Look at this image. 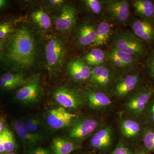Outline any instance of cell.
<instances>
[{
	"instance_id": "1",
	"label": "cell",
	"mask_w": 154,
	"mask_h": 154,
	"mask_svg": "<svg viewBox=\"0 0 154 154\" xmlns=\"http://www.w3.org/2000/svg\"><path fill=\"white\" fill-rule=\"evenodd\" d=\"M8 57L12 63L22 68L32 66L35 57V48L32 35L28 29H19L9 43Z\"/></svg>"
},
{
	"instance_id": "2",
	"label": "cell",
	"mask_w": 154,
	"mask_h": 154,
	"mask_svg": "<svg viewBox=\"0 0 154 154\" xmlns=\"http://www.w3.org/2000/svg\"><path fill=\"white\" fill-rule=\"evenodd\" d=\"M154 94V84H144L128 97L123 107L130 117H143L146 107Z\"/></svg>"
},
{
	"instance_id": "3",
	"label": "cell",
	"mask_w": 154,
	"mask_h": 154,
	"mask_svg": "<svg viewBox=\"0 0 154 154\" xmlns=\"http://www.w3.org/2000/svg\"><path fill=\"white\" fill-rule=\"evenodd\" d=\"M113 44V48L141 59L146 56L149 51L145 42L128 30L115 34Z\"/></svg>"
},
{
	"instance_id": "4",
	"label": "cell",
	"mask_w": 154,
	"mask_h": 154,
	"mask_svg": "<svg viewBox=\"0 0 154 154\" xmlns=\"http://www.w3.org/2000/svg\"><path fill=\"white\" fill-rule=\"evenodd\" d=\"M140 70L137 69L131 74L123 75L116 79L112 88L113 95L118 99H124L144 85L143 75Z\"/></svg>"
},
{
	"instance_id": "5",
	"label": "cell",
	"mask_w": 154,
	"mask_h": 154,
	"mask_svg": "<svg viewBox=\"0 0 154 154\" xmlns=\"http://www.w3.org/2000/svg\"><path fill=\"white\" fill-rule=\"evenodd\" d=\"M104 122L95 117L79 119L70 127L68 132L69 138L79 142L94 134L104 126Z\"/></svg>"
},
{
	"instance_id": "6",
	"label": "cell",
	"mask_w": 154,
	"mask_h": 154,
	"mask_svg": "<svg viewBox=\"0 0 154 154\" xmlns=\"http://www.w3.org/2000/svg\"><path fill=\"white\" fill-rule=\"evenodd\" d=\"M116 79L114 69L103 65L91 69L89 81L94 88L107 93L113 88Z\"/></svg>"
},
{
	"instance_id": "7",
	"label": "cell",
	"mask_w": 154,
	"mask_h": 154,
	"mask_svg": "<svg viewBox=\"0 0 154 154\" xmlns=\"http://www.w3.org/2000/svg\"><path fill=\"white\" fill-rule=\"evenodd\" d=\"M115 134L112 126H103L95 132L91 137L90 144L92 148L102 153L111 151L114 144Z\"/></svg>"
},
{
	"instance_id": "8",
	"label": "cell",
	"mask_w": 154,
	"mask_h": 154,
	"mask_svg": "<svg viewBox=\"0 0 154 154\" xmlns=\"http://www.w3.org/2000/svg\"><path fill=\"white\" fill-rule=\"evenodd\" d=\"M79 119L78 116L70 113L62 107L50 110L47 116L48 124L54 129L70 128Z\"/></svg>"
},
{
	"instance_id": "9",
	"label": "cell",
	"mask_w": 154,
	"mask_h": 154,
	"mask_svg": "<svg viewBox=\"0 0 154 154\" xmlns=\"http://www.w3.org/2000/svg\"><path fill=\"white\" fill-rule=\"evenodd\" d=\"M131 117L123 119L119 122L121 134L133 142H141L145 122L137 119L138 117Z\"/></svg>"
},
{
	"instance_id": "10",
	"label": "cell",
	"mask_w": 154,
	"mask_h": 154,
	"mask_svg": "<svg viewBox=\"0 0 154 154\" xmlns=\"http://www.w3.org/2000/svg\"><path fill=\"white\" fill-rule=\"evenodd\" d=\"M54 99L62 107L71 110H77L85 104L84 99L74 89L62 87L54 92Z\"/></svg>"
},
{
	"instance_id": "11",
	"label": "cell",
	"mask_w": 154,
	"mask_h": 154,
	"mask_svg": "<svg viewBox=\"0 0 154 154\" xmlns=\"http://www.w3.org/2000/svg\"><path fill=\"white\" fill-rule=\"evenodd\" d=\"M104 11L114 21L124 24L129 17V5L125 0H109L104 2Z\"/></svg>"
},
{
	"instance_id": "12",
	"label": "cell",
	"mask_w": 154,
	"mask_h": 154,
	"mask_svg": "<svg viewBox=\"0 0 154 154\" xmlns=\"http://www.w3.org/2000/svg\"><path fill=\"white\" fill-rule=\"evenodd\" d=\"M132 33L145 42L150 48L154 47V21L136 19L131 24Z\"/></svg>"
},
{
	"instance_id": "13",
	"label": "cell",
	"mask_w": 154,
	"mask_h": 154,
	"mask_svg": "<svg viewBox=\"0 0 154 154\" xmlns=\"http://www.w3.org/2000/svg\"><path fill=\"white\" fill-rule=\"evenodd\" d=\"M45 54L50 69L57 68L61 65L65 54V49L61 41L55 38L51 39L46 45Z\"/></svg>"
},
{
	"instance_id": "14",
	"label": "cell",
	"mask_w": 154,
	"mask_h": 154,
	"mask_svg": "<svg viewBox=\"0 0 154 154\" xmlns=\"http://www.w3.org/2000/svg\"><path fill=\"white\" fill-rule=\"evenodd\" d=\"M85 97L88 107L93 110L104 111L112 105V100L107 93L95 88L87 92Z\"/></svg>"
},
{
	"instance_id": "15",
	"label": "cell",
	"mask_w": 154,
	"mask_h": 154,
	"mask_svg": "<svg viewBox=\"0 0 154 154\" xmlns=\"http://www.w3.org/2000/svg\"><path fill=\"white\" fill-rule=\"evenodd\" d=\"M41 95V88L38 80L33 82L19 89L16 94L18 101L25 104H32L38 102Z\"/></svg>"
},
{
	"instance_id": "16",
	"label": "cell",
	"mask_w": 154,
	"mask_h": 154,
	"mask_svg": "<svg viewBox=\"0 0 154 154\" xmlns=\"http://www.w3.org/2000/svg\"><path fill=\"white\" fill-rule=\"evenodd\" d=\"M68 69L72 79L76 82H83L90 79L91 69L82 60H72L68 64Z\"/></svg>"
},
{
	"instance_id": "17",
	"label": "cell",
	"mask_w": 154,
	"mask_h": 154,
	"mask_svg": "<svg viewBox=\"0 0 154 154\" xmlns=\"http://www.w3.org/2000/svg\"><path fill=\"white\" fill-rule=\"evenodd\" d=\"M77 11L73 6L66 5L62 9L61 13L56 20V27L61 31L71 29L76 21Z\"/></svg>"
},
{
	"instance_id": "18",
	"label": "cell",
	"mask_w": 154,
	"mask_h": 154,
	"mask_svg": "<svg viewBox=\"0 0 154 154\" xmlns=\"http://www.w3.org/2000/svg\"><path fill=\"white\" fill-rule=\"evenodd\" d=\"M131 3L134 14L139 19L154 21V1L134 0Z\"/></svg>"
},
{
	"instance_id": "19",
	"label": "cell",
	"mask_w": 154,
	"mask_h": 154,
	"mask_svg": "<svg viewBox=\"0 0 154 154\" xmlns=\"http://www.w3.org/2000/svg\"><path fill=\"white\" fill-rule=\"evenodd\" d=\"M80 148L79 142L70 139L55 137L53 140L51 145L52 154H69Z\"/></svg>"
},
{
	"instance_id": "20",
	"label": "cell",
	"mask_w": 154,
	"mask_h": 154,
	"mask_svg": "<svg viewBox=\"0 0 154 154\" xmlns=\"http://www.w3.org/2000/svg\"><path fill=\"white\" fill-rule=\"evenodd\" d=\"M13 126L20 140L27 146L36 145L44 139L30 133L23 121L16 120L13 122Z\"/></svg>"
},
{
	"instance_id": "21",
	"label": "cell",
	"mask_w": 154,
	"mask_h": 154,
	"mask_svg": "<svg viewBox=\"0 0 154 154\" xmlns=\"http://www.w3.org/2000/svg\"><path fill=\"white\" fill-rule=\"evenodd\" d=\"M96 28L94 25L89 24L82 25L78 32V41L82 46L92 45L96 38Z\"/></svg>"
},
{
	"instance_id": "22",
	"label": "cell",
	"mask_w": 154,
	"mask_h": 154,
	"mask_svg": "<svg viewBox=\"0 0 154 154\" xmlns=\"http://www.w3.org/2000/svg\"><path fill=\"white\" fill-rule=\"evenodd\" d=\"M27 83L25 78L19 74L5 73L0 77V88L9 90L24 85Z\"/></svg>"
},
{
	"instance_id": "23",
	"label": "cell",
	"mask_w": 154,
	"mask_h": 154,
	"mask_svg": "<svg viewBox=\"0 0 154 154\" xmlns=\"http://www.w3.org/2000/svg\"><path fill=\"white\" fill-rule=\"evenodd\" d=\"M112 32V27L106 21L100 22L96 28V38L93 45L98 47L107 44Z\"/></svg>"
},
{
	"instance_id": "24",
	"label": "cell",
	"mask_w": 154,
	"mask_h": 154,
	"mask_svg": "<svg viewBox=\"0 0 154 154\" xmlns=\"http://www.w3.org/2000/svg\"><path fill=\"white\" fill-rule=\"evenodd\" d=\"M83 59L88 65L99 66L103 65L107 60V53L99 48H94L84 56Z\"/></svg>"
},
{
	"instance_id": "25",
	"label": "cell",
	"mask_w": 154,
	"mask_h": 154,
	"mask_svg": "<svg viewBox=\"0 0 154 154\" xmlns=\"http://www.w3.org/2000/svg\"><path fill=\"white\" fill-rule=\"evenodd\" d=\"M110 51L120 60L128 69L131 68L133 70L139 69L137 67L141 59L140 58L122 52L114 48H112Z\"/></svg>"
},
{
	"instance_id": "26",
	"label": "cell",
	"mask_w": 154,
	"mask_h": 154,
	"mask_svg": "<svg viewBox=\"0 0 154 154\" xmlns=\"http://www.w3.org/2000/svg\"><path fill=\"white\" fill-rule=\"evenodd\" d=\"M141 143L143 149L150 154L154 152V127L146 124L144 129Z\"/></svg>"
},
{
	"instance_id": "27",
	"label": "cell",
	"mask_w": 154,
	"mask_h": 154,
	"mask_svg": "<svg viewBox=\"0 0 154 154\" xmlns=\"http://www.w3.org/2000/svg\"><path fill=\"white\" fill-rule=\"evenodd\" d=\"M24 122L30 133L44 138V129L39 119L35 117H29L26 119Z\"/></svg>"
},
{
	"instance_id": "28",
	"label": "cell",
	"mask_w": 154,
	"mask_h": 154,
	"mask_svg": "<svg viewBox=\"0 0 154 154\" xmlns=\"http://www.w3.org/2000/svg\"><path fill=\"white\" fill-rule=\"evenodd\" d=\"M31 17L34 22L43 29H48L51 26L50 18L42 9L33 12Z\"/></svg>"
},
{
	"instance_id": "29",
	"label": "cell",
	"mask_w": 154,
	"mask_h": 154,
	"mask_svg": "<svg viewBox=\"0 0 154 154\" xmlns=\"http://www.w3.org/2000/svg\"><path fill=\"white\" fill-rule=\"evenodd\" d=\"M4 136V147L5 153L14 152L17 148V142L14 135L11 131L5 127L3 131Z\"/></svg>"
},
{
	"instance_id": "30",
	"label": "cell",
	"mask_w": 154,
	"mask_h": 154,
	"mask_svg": "<svg viewBox=\"0 0 154 154\" xmlns=\"http://www.w3.org/2000/svg\"><path fill=\"white\" fill-rule=\"evenodd\" d=\"M145 63L146 72L148 77L154 84V47L150 49L146 56Z\"/></svg>"
},
{
	"instance_id": "31",
	"label": "cell",
	"mask_w": 154,
	"mask_h": 154,
	"mask_svg": "<svg viewBox=\"0 0 154 154\" xmlns=\"http://www.w3.org/2000/svg\"><path fill=\"white\" fill-rule=\"evenodd\" d=\"M143 117L146 124L154 127V94L147 105Z\"/></svg>"
},
{
	"instance_id": "32",
	"label": "cell",
	"mask_w": 154,
	"mask_h": 154,
	"mask_svg": "<svg viewBox=\"0 0 154 154\" xmlns=\"http://www.w3.org/2000/svg\"><path fill=\"white\" fill-rule=\"evenodd\" d=\"M85 5L92 14L97 15L100 14L104 10V1L99 0H86L84 1Z\"/></svg>"
},
{
	"instance_id": "33",
	"label": "cell",
	"mask_w": 154,
	"mask_h": 154,
	"mask_svg": "<svg viewBox=\"0 0 154 154\" xmlns=\"http://www.w3.org/2000/svg\"><path fill=\"white\" fill-rule=\"evenodd\" d=\"M132 150L122 140H119L115 148L109 154H135Z\"/></svg>"
},
{
	"instance_id": "34",
	"label": "cell",
	"mask_w": 154,
	"mask_h": 154,
	"mask_svg": "<svg viewBox=\"0 0 154 154\" xmlns=\"http://www.w3.org/2000/svg\"><path fill=\"white\" fill-rule=\"evenodd\" d=\"M107 60L110 61L113 67L121 70H127L129 69L120 60L109 51L107 53Z\"/></svg>"
},
{
	"instance_id": "35",
	"label": "cell",
	"mask_w": 154,
	"mask_h": 154,
	"mask_svg": "<svg viewBox=\"0 0 154 154\" xmlns=\"http://www.w3.org/2000/svg\"><path fill=\"white\" fill-rule=\"evenodd\" d=\"M13 26L10 22H5L0 25V39L8 36L13 31Z\"/></svg>"
},
{
	"instance_id": "36",
	"label": "cell",
	"mask_w": 154,
	"mask_h": 154,
	"mask_svg": "<svg viewBox=\"0 0 154 154\" xmlns=\"http://www.w3.org/2000/svg\"><path fill=\"white\" fill-rule=\"evenodd\" d=\"M49 151L43 147H37L30 150L27 154H47Z\"/></svg>"
},
{
	"instance_id": "37",
	"label": "cell",
	"mask_w": 154,
	"mask_h": 154,
	"mask_svg": "<svg viewBox=\"0 0 154 154\" xmlns=\"http://www.w3.org/2000/svg\"><path fill=\"white\" fill-rule=\"evenodd\" d=\"M5 147H4V136L3 132L0 134V154L5 153Z\"/></svg>"
},
{
	"instance_id": "38",
	"label": "cell",
	"mask_w": 154,
	"mask_h": 154,
	"mask_svg": "<svg viewBox=\"0 0 154 154\" xmlns=\"http://www.w3.org/2000/svg\"><path fill=\"white\" fill-rule=\"evenodd\" d=\"M51 3L54 5H59L63 2V0H51L50 1Z\"/></svg>"
},
{
	"instance_id": "39",
	"label": "cell",
	"mask_w": 154,
	"mask_h": 154,
	"mask_svg": "<svg viewBox=\"0 0 154 154\" xmlns=\"http://www.w3.org/2000/svg\"><path fill=\"white\" fill-rule=\"evenodd\" d=\"M5 127H4V120L2 119H0V134L2 132Z\"/></svg>"
},
{
	"instance_id": "40",
	"label": "cell",
	"mask_w": 154,
	"mask_h": 154,
	"mask_svg": "<svg viewBox=\"0 0 154 154\" xmlns=\"http://www.w3.org/2000/svg\"><path fill=\"white\" fill-rule=\"evenodd\" d=\"M135 154H150V153H149L145 151L144 150H143V149L140 150L138 151L135 152Z\"/></svg>"
},
{
	"instance_id": "41",
	"label": "cell",
	"mask_w": 154,
	"mask_h": 154,
	"mask_svg": "<svg viewBox=\"0 0 154 154\" xmlns=\"http://www.w3.org/2000/svg\"><path fill=\"white\" fill-rule=\"evenodd\" d=\"M5 3L6 1L5 0H0V8H2Z\"/></svg>"
},
{
	"instance_id": "42",
	"label": "cell",
	"mask_w": 154,
	"mask_h": 154,
	"mask_svg": "<svg viewBox=\"0 0 154 154\" xmlns=\"http://www.w3.org/2000/svg\"><path fill=\"white\" fill-rule=\"evenodd\" d=\"M3 45V42L2 39H0V51L2 48Z\"/></svg>"
},
{
	"instance_id": "43",
	"label": "cell",
	"mask_w": 154,
	"mask_h": 154,
	"mask_svg": "<svg viewBox=\"0 0 154 154\" xmlns=\"http://www.w3.org/2000/svg\"><path fill=\"white\" fill-rule=\"evenodd\" d=\"M2 154H18L14 152H11L5 153H3Z\"/></svg>"
},
{
	"instance_id": "44",
	"label": "cell",
	"mask_w": 154,
	"mask_h": 154,
	"mask_svg": "<svg viewBox=\"0 0 154 154\" xmlns=\"http://www.w3.org/2000/svg\"></svg>"
},
{
	"instance_id": "45",
	"label": "cell",
	"mask_w": 154,
	"mask_h": 154,
	"mask_svg": "<svg viewBox=\"0 0 154 154\" xmlns=\"http://www.w3.org/2000/svg\"><path fill=\"white\" fill-rule=\"evenodd\" d=\"M50 154V153H49V154Z\"/></svg>"
},
{
	"instance_id": "46",
	"label": "cell",
	"mask_w": 154,
	"mask_h": 154,
	"mask_svg": "<svg viewBox=\"0 0 154 154\" xmlns=\"http://www.w3.org/2000/svg\"></svg>"
}]
</instances>
